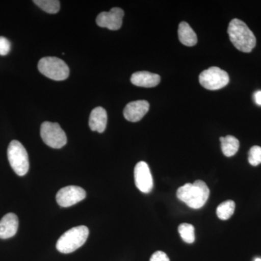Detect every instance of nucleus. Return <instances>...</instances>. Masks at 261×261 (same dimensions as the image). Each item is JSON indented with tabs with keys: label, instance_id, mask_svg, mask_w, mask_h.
Returning a JSON list of instances; mask_svg holds the SVG:
<instances>
[{
	"label": "nucleus",
	"instance_id": "nucleus-3",
	"mask_svg": "<svg viewBox=\"0 0 261 261\" xmlns=\"http://www.w3.org/2000/svg\"><path fill=\"white\" fill-rule=\"evenodd\" d=\"M89 233V228L85 226L70 228L63 233L57 242V250L64 254L74 252L86 243Z\"/></svg>",
	"mask_w": 261,
	"mask_h": 261
},
{
	"label": "nucleus",
	"instance_id": "nucleus-8",
	"mask_svg": "<svg viewBox=\"0 0 261 261\" xmlns=\"http://www.w3.org/2000/svg\"><path fill=\"white\" fill-rule=\"evenodd\" d=\"M87 193L83 188L77 186H68L62 188L57 193L58 205L63 207H70L85 199Z\"/></svg>",
	"mask_w": 261,
	"mask_h": 261
},
{
	"label": "nucleus",
	"instance_id": "nucleus-1",
	"mask_svg": "<svg viewBox=\"0 0 261 261\" xmlns=\"http://www.w3.org/2000/svg\"><path fill=\"white\" fill-rule=\"evenodd\" d=\"M210 190L203 181L197 180L194 183L185 184L177 190V197L189 207L199 209L208 200Z\"/></svg>",
	"mask_w": 261,
	"mask_h": 261
},
{
	"label": "nucleus",
	"instance_id": "nucleus-16",
	"mask_svg": "<svg viewBox=\"0 0 261 261\" xmlns=\"http://www.w3.org/2000/svg\"><path fill=\"white\" fill-rule=\"evenodd\" d=\"M221 142V149L226 157H231L238 152L240 148V142L236 137L228 135L220 137Z\"/></svg>",
	"mask_w": 261,
	"mask_h": 261
},
{
	"label": "nucleus",
	"instance_id": "nucleus-18",
	"mask_svg": "<svg viewBox=\"0 0 261 261\" xmlns=\"http://www.w3.org/2000/svg\"><path fill=\"white\" fill-rule=\"evenodd\" d=\"M35 5L49 14H56L58 13L61 8L60 1L58 0H35Z\"/></svg>",
	"mask_w": 261,
	"mask_h": 261
},
{
	"label": "nucleus",
	"instance_id": "nucleus-15",
	"mask_svg": "<svg viewBox=\"0 0 261 261\" xmlns=\"http://www.w3.org/2000/svg\"><path fill=\"white\" fill-rule=\"evenodd\" d=\"M178 39L180 42L187 47L195 46L197 42V37L192 27L187 22H181L178 25Z\"/></svg>",
	"mask_w": 261,
	"mask_h": 261
},
{
	"label": "nucleus",
	"instance_id": "nucleus-4",
	"mask_svg": "<svg viewBox=\"0 0 261 261\" xmlns=\"http://www.w3.org/2000/svg\"><path fill=\"white\" fill-rule=\"evenodd\" d=\"M38 69L47 78L63 81L69 76V68L64 61L56 57L43 58L38 63Z\"/></svg>",
	"mask_w": 261,
	"mask_h": 261
},
{
	"label": "nucleus",
	"instance_id": "nucleus-13",
	"mask_svg": "<svg viewBox=\"0 0 261 261\" xmlns=\"http://www.w3.org/2000/svg\"><path fill=\"white\" fill-rule=\"evenodd\" d=\"M130 82L137 87L151 88L159 85L161 76L159 74L147 71L136 72L130 77Z\"/></svg>",
	"mask_w": 261,
	"mask_h": 261
},
{
	"label": "nucleus",
	"instance_id": "nucleus-2",
	"mask_svg": "<svg viewBox=\"0 0 261 261\" xmlns=\"http://www.w3.org/2000/svg\"><path fill=\"white\" fill-rule=\"evenodd\" d=\"M230 41L238 50L250 53L256 45V38L246 23L240 19H233L228 25Z\"/></svg>",
	"mask_w": 261,
	"mask_h": 261
},
{
	"label": "nucleus",
	"instance_id": "nucleus-7",
	"mask_svg": "<svg viewBox=\"0 0 261 261\" xmlns=\"http://www.w3.org/2000/svg\"><path fill=\"white\" fill-rule=\"evenodd\" d=\"M199 81L204 88L208 90H218L227 85L229 76L225 70L218 67H211L200 73Z\"/></svg>",
	"mask_w": 261,
	"mask_h": 261
},
{
	"label": "nucleus",
	"instance_id": "nucleus-14",
	"mask_svg": "<svg viewBox=\"0 0 261 261\" xmlns=\"http://www.w3.org/2000/svg\"><path fill=\"white\" fill-rule=\"evenodd\" d=\"M108 115L106 110L102 107H97L92 110L89 116V125L91 130L102 133L107 126Z\"/></svg>",
	"mask_w": 261,
	"mask_h": 261
},
{
	"label": "nucleus",
	"instance_id": "nucleus-19",
	"mask_svg": "<svg viewBox=\"0 0 261 261\" xmlns=\"http://www.w3.org/2000/svg\"><path fill=\"white\" fill-rule=\"evenodd\" d=\"M178 230L180 236L185 243L192 244L195 242V228L192 224H186V223L180 224Z\"/></svg>",
	"mask_w": 261,
	"mask_h": 261
},
{
	"label": "nucleus",
	"instance_id": "nucleus-22",
	"mask_svg": "<svg viewBox=\"0 0 261 261\" xmlns=\"http://www.w3.org/2000/svg\"><path fill=\"white\" fill-rule=\"evenodd\" d=\"M149 261H170L169 257L164 252L157 251L154 252Z\"/></svg>",
	"mask_w": 261,
	"mask_h": 261
},
{
	"label": "nucleus",
	"instance_id": "nucleus-24",
	"mask_svg": "<svg viewBox=\"0 0 261 261\" xmlns=\"http://www.w3.org/2000/svg\"><path fill=\"white\" fill-rule=\"evenodd\" d=\"M255 261H261V258H256Z\"/></svg>",
	"mask_w": 261,
	"mask_h": 261
},
{
	"label": "nucleus",
	"instance_id": "nucleus-21",
	"mask_svg": "<svg viewBox=\"0 0 261 261\" xmlns=\"http://www.w3.org/2000/svg\"><path fill=\"white\" fill-rule=\"evenodd\" d=\"M11 44L7 38L0 37V56H7L10 53Z\"/></svg>",
	"mask_w": 261,
	"mask_h": 261
},
{
	"label": "nucleus",
	"instance_id": "nucleus-17",
	"mask_svg": "<svg viewBox=\"0 0 261 261\" xmlns=\"http://www.w3.org/2000/svg\"><path fill=\"white\" fill-rule=\"evenodd\" d=\"M235 210V202L233 200L224 201L218 206L216 214L221 220H228L232 216Z\"/></svg>",
	"mask_w": 261,
	"mask_h": 261
},
{
	"label": "nucleus",
	"instance_id": "nucleus-23",
	"mask_svg": "<svg viewBox=\"0 0 261 261\" xmlns=\"http://www.w3.org/2000/svg\"><path fill=\"white\" fill-rule=\"evenodd\" d=\"M255 100L257 105L261 106V91H258L255 94Z\"/></svg>",
	"mask_w": 261,
	"mask_h": 261
},
{
	"label": "nucleus",
	"instance_id": "nucleus-20",
	"mask_svg": "<svg viewBox=\"0 0 261 261\" xmlns=\"http://www.w3.org/2000/svg\"><path fill=\"white\" fill-rule=\"evenodd\" d=\"M248 161L250 165L257 166L261 163V147L253 146L248 152Z\"/></svg>",
	"mask_w": 261,
	"mask_h": 261
},
{
	"label": "nucleus",
	"instance_id": "nucleus-11",
	"mask_svg": "<svg viewBox=\"0 0 261 261\" xmlns=\"http://www.w3.org/2000/svg\"><path fill=\"white\" fill-rule=\"evenodd\" d=\"M149 109V104L146 100H137L127 104L123 110V116L127 121H140L147 114Z\"/></svg>",
	"mask_w": 261,
	"mask_h": 261
},
{
	"label": "nucleus",
	"instance_id": "nucleus-10",
	"mask_svg": "<svg viewBox=\"0 0 261 261\" xmlns=\"http://www.w3.org/2000/svg\"><path fill=\"white\" fill-rule=\"evenodd\" d=\"M135 185L143 193H149L153 188V180L147 163L141 161L135 168Z\"/></svg>",
	"mask_w": 261,
	"mask_h": 261
},
{
	"label": "nucleus",
	"instance_id": "nucleus-9",
	"mask_svg": "<svg viewBox=\"0 0 261 261\" xmlns=\"http://www.w3.org/2000/svg\"><path fill=\"white\" fill-rule=\"evenodd\" d=\"M124 15L123 10L119 8H113L109 12H102L97 15L96 22L99 27L116 31L121 29Z\"/></svg>",
	"mask_w": 261,
	"mask_h": 261
},
{
	"label": "nucleus",
	"instance_id": "nucleus-12",
	"mask_svg": "<svg viewBox=\"0 0 261 261\" xmlns=\"http://www.w3.org/2000/svg\"><path fill=\"white\" fill-rule=\"evenodd\" d=\"M18 219L13 213L5 215L0 221V239H9L18 231Z\"/></svg>",
	"mask_w": 261,
	"mask_h": 261
},
{
	"label": "nucleus",
	"instance_id": "nucleus-5",
	"mask_svg": "<svg viewBox=\"0 0 261 261\" xmlns=\"http://www.w3.org/2000/svg\"><path fill=\"white\" fill-rule=\"evenodd\" d=\"M8 161L13 171L17 175L23 176L29 169V155L27 149L20 142L13 140L8 149Z\"/></svg>",
	"mask_w": 261,
	"mask_h": 261
},
{
	"label": "nucleus",
	"instance_id": "nucleus-6",
	"mask_svg": "<svg viewBox=\"0 0 261 261\" xmlns=\"http://www.w3.org/2000/svg\"><path fill=\"white\" fill-rule=\"evenodd\" d=\"M40 134L43 142L51 148L60 149L66 145V135L58 123L44 122Z\"/></svg>",
	"mask_w": 261,
	"mask_h": 261
}]
</instances>
